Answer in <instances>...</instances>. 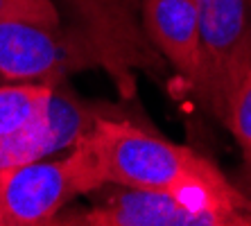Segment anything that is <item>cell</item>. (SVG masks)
Returning a JSON list of instances; mask_svg holds the SVG:
<instances>
[{
  "instance_id": "obj_1",
  "label": "cell",
  "mask_w": 251,
  "mask_h": 226,
  "mask_svg": "<svg viewBox=\"0 0 251 226\" xmlns=\"http://www.w3.org/2000/svg\"><path fill=\"white\" fill-rule=\"evenodd\" d=\"M57 21H0V77L57 84L102 68L125 100L136 95V70L161 75L163 57L143 25L104 0H54Z\"/></svg>"
},
{
  "instance_id": "obj_7",
  "label": "cell",
  "mask_w": 251,
  "mask_h": 226,
  "mask_svg": "<svg viewBox=\"0 0 251 226\" xmlns=\"http://www.w3.org/2000/svg\"><path fill=\"white\" fill-rule=\"evenodd\" d=\"M52 93V84L9 81L0 86V136L27 129L43 116Z\"/></svg>"
},
{
  "instance_id": "obj_8",
  "label": "cell",
  "mask_w": 251,
  "mask_h": 226,
  "mask_svg": "<svg viewBox=\"0 0 251 226\" xmlns=\"http://www.w3.org/2000/svg\"><path fill=\"white\" fill-rule=\"evenodd\" d=\"M226 129L233 133L235 143L245 154V161L251 168V68L245 75V79L240 81L238 91L233 95Z\"/></svg>"
},
{
  "instance_id": "obj_2",
  "label": "cell",
  "mask_w": 251,
  "mask_h": 226,
  "mask_svg": "<svg viewBox=\"0 0 251 226\" xmlns=\"http://www.w3.org/2000/svg\"><path fill=\"white\" fill-rule=\"evenodd\" d=\"M100 183L168 192L217 217L220 226H251V197L208 156L138 127L131 118H98L77 140Z\"/></svg>"
},
{
  "instance_id": "obj_5",
  "label": "cell",
  "mask_w": 251,
  "mask_h": 226,
  "mask_svg": "<svg viewBox=\"0 0 251 226\" xmlns=\"http://www.w3.org/2000/svg\"><path fill=\"white\" fill-rule=\"evenodd\" d=\"M86 197L93 199L88 208H66L52 224L86 226H220L217 217L183 201L181 197L156 190L127 186L95 188Z\"/></svg>"
},
{
  "instance_id": "obj_9",
  "label": "cell",
  "mask_w": 251,
  "mask_h": 226,
  "mask_svg": "<svg viewBox=\"0 0 251 226\" xmlns=\"http://www.w3.org/2000/svg\"><path fill=\"white\" fill-rule=\"evenodd\" d=\"M57 21L54 0H0V21Z\"/></svg>"
},
{
  "instance_id": "obj_6",
  "label": "cell",
  "mask_w": 251,
  "mask_h": 226,
  "mask_svg": "<svg viewBox=\"0 0 251 226\" xmlns=\"http://www.w3.org/2000/svg\"><path fill=\"white\" fill-rule=\"evenodd\" d=\"M140 25L147 41L193 95L201 86V50L195 0H140Z\"/></svg>"
},
{
  "instance_id": "obj_4",
  "label": "cell",
  "mask_w": 251,
  "mask_h": 226,
  "mask_svg": "<svg viewBox=\"0 0 251 226\" xmlns=\"http://www.w3.org/2000/svg\"><path fill=\"white\" fill-rule=\"evenodd\" d=\"M100 186L79 143L64 158H39L0 170V226L52 224L77 197H86Z\"/></svg>"
},
{
  "instance_id": "obj_3",
  "label": "cell",
  "mask_w": 251,
  "mask_h": 226,
  "mask_svg": "<svg viewBox=\"0 0 251 226\" xmlns=\"http://www.w3.org/2000/svg\"><path fill=\"white\" fill-rule=\"evenodd\" d=\"M195 2L201 50V86L195 100L226 129L233 95L251 68V0Z\"/></svg>"
}]
</instances>
